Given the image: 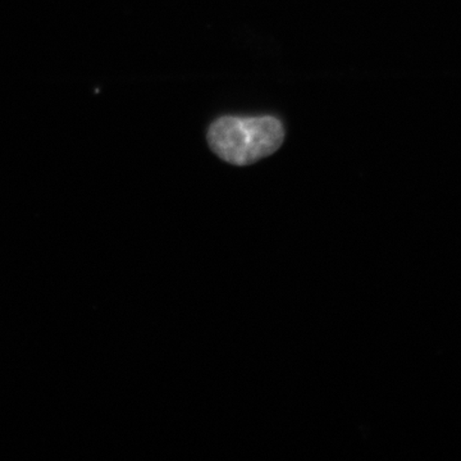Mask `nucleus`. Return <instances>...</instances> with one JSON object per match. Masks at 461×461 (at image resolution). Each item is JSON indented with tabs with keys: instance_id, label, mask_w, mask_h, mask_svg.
Returning <instances> with one entry per match:
<instances>
[{
	"instance_id": "obj_1",
	"label": "nucleus",
	"mask_w": 461,
	"mask_h": 461,
	"mask_svg": "<svg viewBox=\"0 0 461 461\" xmlns=\"http://www.w3.org/2000/svg\"><path fill=\"white\" fill-rule=\"evenodd\" d=\"M285 130L275 117H223L209 129L212 150L236 166L256 163L271 156L284 142Z\"/></svg>"
}]
</instances>
